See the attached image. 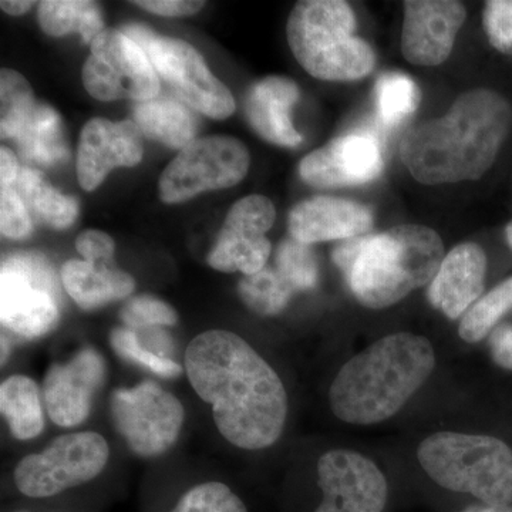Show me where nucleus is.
Returning a JSON list of instances; mask_svg holds the SVG:
<instances>
[{"label": "nucleus", "instance_id": "obj_1", "mask_svg": "<svg viewBox=\"0 0 512 512\" xmlns=\"http://www.w3.org/2000/svg\"><path fill=\"white\" fill-rule=\"evenodd\" d=\"M185 369L229 443L261 450L279 440L288 416L284 383L244 339L227 330L201 333L185 352Z\"/></svg>", "mask_w": 512, "mask_h": 512}, {"label": "nucleus", "instance_id": "obj_2", "mask_svg": "<svg viewBox=\"0 0 512 512\" xmlns=\"http://www.w3.org/2000/svg\"><path fill=\"white\" fill-rule=\"evenodd\" d=\"M512 128V107L493 90L461 94L446 116L421 123L404 137L403 163L421 184L483 177Z\"/></svg>", "mask_w": 512, "mask_h": 512}, {"label": "nucleus", "instance_id": "obj_3", "mask_svg": "<svg viewBox=\"0 0 512 512\" xmlns=\"http://www.w3.org/2000/svg\"><path fill=\"white\" fill-rule=\"evenodd\" d=\"M436 367L430 340L393 333L348 360L329 390L332 412L355 426H372L396 416L429 380Z\"/></svg>", "mask_w": 512, "mask_h": 512}, {"label": "nucleus", "instance_id": "obj_4", "mask_svg": "<svg viewBox=\"0 0 512 512\" xmlns=\"http://www.w3.org/2000/svg\"><path fill=\"white\" fill-rule=\"evenodd\" d=\"M444 256L436 231L404 224L346 239L333 249L332 258L360 305L384 309L431 284Z\"/></svg>", "mask_w": 512, "mask_h": 512}, {"label": "nucleus", "instance_id": "obj_5", "mask_svg": "<svg viewBox=\"0 0 512 512\" xmlns=\"http://www.w3.org/2000/svg\"><path fill=\"white\" fill-rule=\"evenodd\" d=\"M356 16L342 0H303L289 15L286 35L293 56L311 76L328 82L366 77L376 56L355 36Z\"/></svg>", "mask_w": 512, "mask_h": 512}, {"label": "nucleus", "instance_id": "obj_6", "mask_svg": "<svg viewBox=\"0 0 512 512\" xmlns=\"http://www.w3.org/2000/svg\"><path fill=\"white\" fill-rule=\"evenodd\" d=\"M417 458L446 490L473 495L491 507L512 504V450L503 440L440 431L420 444Z\"/></svg>", "mask_w": 512, "mask_h": 512}, {"label": "nucleus", "instance_id": "obj_7", "mask_svg": "<svg viewBox=\"0 0 512 512\" xmlns=\"http://www.w3.org/2000/svg\"><path fill=\"white\" fill-rule=\"evenodd\" d=\"M60 291L55 269L45 256L18 252L3 259L0 269V320L10 332L36 339L60 319Z\"/></svg>", "mask_w": 512, "mask_h": 512}, {"label": "nucleus", "instance_id": "obj_8", "mask_svg": "<svg viewBox=\"0 0 512 512\" xmlns=\"http://www.w3.org/2000/svg\"><path fill=\"white\" fill-rule=\"evenodd\" d=\"M121 32L141 47L157 74L185 104L215 120L228 119L234 113L231 92L210 72L194 47L134 23L124 26Z\"/></svg>", "mask_w": 512, "mask_h": 512}, {"label": "nucleus", "instance_id": "obj_9", "mask_svg": "<svg viewBox=\"0 0 512 512\" xmlns=\"http://www.w3.org/2000/svg\"><path fill=\"white\" fill-rule=\"evenodd\" d=\"M109 446L92 431L57 437L42 453L23 458L15 470L20 493L53 497L99 476L109 460Z\"/></svg>", "mask_w": 512, "mask_h": 512}, {"label": "nucleus", "instance_id": "obj_10", "mask_svg": "<svg viewBox=\"0 0 512 512\" xmlns=\"http://www.w3.org/2000/svg\"><path fill=\"white\" fill-rule=\"evenodd\" d=\"M248 168L247 147L237 138L212 136L194 140L161 174V200L180 204L202 192L234 187L244 180Z\"/></svg>", "mask_w": 512, "mask_h": 512}, {"label": "nucleus", "instance_id": "obj_11", "mask_svg": "<svg viewBox=\"0 0 512 512\" xmlns=\"http://www.w3.org/2000/svg\"><path fill=\"white\" fill-rule=\"evenodd\" d=\"M83 83L94 99H157L160 80L146 53L121 30L104 29L92 42Z\"/></svg>", "mask_w": 512, "mask_h": 512}, {"label": "nucleus", "instance_id": "obj_12", "mask_svg": "<svg viewBox=\"0 0 512 512\" xmlns=\"http://www.w3.org/2000/svg\"><path fill=\"white\" fill-rule=\"evenodd\" d=\"M110 413L128 447L141 457L160 456L173 446L185 417L180 400L153 382L116 390Z\"/></svg>", "mask_w": 512, "mask_h": 512}, {"label": "nucleus", "instance_id": "obj_13", "mask_svg": "<svg viewBox=\"0 0 512 512\" xmlns=\"http://www.w3.org/2000/svg\"><path fill=\"white\" fill-rule=\"evenodd\" d=\"M275 217L274 204L262 195L239 200L225 218L208 264L227 274L242 272L248 276L262 271L271 255V242L265 234Z\"/></svg>", "mask_w": 512, "mask_h": 512}, {"label": "nucleus", "instance_id": "obj_14", "mask_svg": "<svg viewBox=\"0 0 512 512\" xmlns=\"http://www.w3.org/2000/svg\"><path fill=\"white\" fill-rule=\"evenodd\" d=\"M322 503L315 512H383L387 481L372 460L350 450H332L318 463Z\"/></svg>", "mask_w": 512, "mask_h": 512}, {"label": "nucleus", "instance_id": "obj_15", "mask_svg": "<svg viewBox=\"0 0 512 512\" xmlns=\"http://www.w3.org/2000/svg\"><path fill=\"white\" fill-rule=\"evenodd\" d=\"M299 171L302 180L316 188L370 183L382 174V147L369 131H356L303 158Z\"/></svg>", "mask_w": 512, "mask_h": 512}, {"label": "nucleus", "instance_id": "obj_16", "mask_svg": "<svg viewBox=\"0 0 512 512\" xmlns=\"http://www.w3.org/2000/svg\"><path fill=\"white\" fill-rule=\"evenodd\" d=\"M466 16L463 3L454 0H409L404 3L403 56L419 66H437L446 62Z\"/></svg>", "mask_w": 512, "mask_h": 512}, {"label": "nucleus", "instance_id": "obj_17", "mask_svg": "<svg viewBox=\"0 0 512 512\" xmlns=\"http://www.w3.org/2000/svg\"><path fill=\"white\" fill-rule=\"evenodd\" d=\"M143 158L141 131L133 120H90L77 148V178L86 191L96 190L119 167H134Z\"/></svg>", "mask_w": 512, "mask_h": 512}, {"label": "nucleus", "instance_id": "obj_18", "mask_svg": "<svg viewBox=\"0 0 512 512\" xmlns=\"http://www.w3.org/2000/svg\"><path fill=\"white\" fill-rule=\"evenodd\" d=\"M106 379V363L99 352L84 348L66 365H53L43 382L50 419L57 426L82 424L92 409L94 394Z\"/></svg>", "mask_w": 512, "mask_h": 512}, {"label": "nucleus", "instance_id": "obj_19", "mask_svg": "<svg viewBox=\"0 0 512 512\" xmlns=\"http://www.w3.org/2000/svg\"><path fill=\"white\" fill-rule=\"evenodd\" d=\"M288 227L291 237L303 244L346 241L367 235L373 227V212L359 202L316 197L299 202L289 212Z\"/></svg>", "mask_w": 512, "mask_h": 512}, {"label": "nucleus", "instance_id": "obj_20", "mask_svg": "<svg viewBox=\"0 0 512 512\" xmlns=\"http://www.w3.org/2000/svg\"><path fill=\"white\" fill-rule=\"evenodd\" d=\"M487 275V256L477 244L457 245L451 249L427 291L431 305L448 319L466 315L483 295Z\"/></svg>", "mask_w": 512, "mask_h": 512}, {"label": "nucleus", "instance_id": "obj_21", "mask_svg": "<svg viewBox=\"0 0 512 512\" xmlns=\"http://www.w3.org/2000/svg\"><path fill=\"white\" fill-rule=\"evenodd\" d=\"M299 89L286 77L271 76L251 87L245 99V114L251 127L264 140L282 147H298L301 134L293 127L291 111Z\"/></svg>", "mask_w": 512, "mask_h": 512}, {"label": "nucleus", "instance_id": "obj_22", "mask_svg": "<svg viewBox=\"0 0 512 512\" xmlns=\"http://www.w3.org/2000/svg\"><path fill=\"white\" fill-rule=\"evenodd\" d=\"M62 282L70 298L86 311L127 298L136 288L133 276L114 265L90 264L77 259L64 264Z\"/></svg>", "mask_w": 512, "mask_h": 512}, {"label": "nucleus", "instance_id": "obj_23", "mask_svg": "<svg viewBox=\"0 0 512 512\" xmlns=\"http://www.w3.org/2000/svg\"><path fill=\"white\" fill-rule=\"evenodd\" d=\"M13 140L22 157L32 164L49 168L69 158V146L59 114L39 101L26 114Z\"/></svg>", "mask_w": 512, "mask_h": 512}, {"label": "nucleus", "instance_id": "obj_24", "mask_svg": "<svg viewBox=\"0 0 512 512\" xmlns=\"http://www.w3.org/2000/svg\"><path fill=\"white\" fill-rule=\"evenodd\" d=\"M134 123L141 134L170 148L187 147L197 134V120L183 103L174 99H153L138 103Z\"/></svg>", "mask_w": 512, "mask_h": 512}, {"label": "nucleus", "instance_id": "obj_25", "mask_svg": "<svg viewBox=\"0 0 512 512\" xmlns=\"http://www.w3.org/2000/svg\"><path fill=\"white\" fill-rule=\"evenodd\" d=\"M9 187L18 192L28 211L49 227L69 228L79 214L77 201L47 184L42 174L33 168H20L18 178Z\"/></svg>", "mask_w": 512, "mask_h": 512}, {"label": "nucleus", "instance_id": "obj_26", "mask_svg": "<svg viewBox=\"0 0 512 512\" xmlns=\"http://www.w3.org/2000/svg\"><path fill=\"white\" fill-rule=\"evenodd\" d=\"M0 410L18 440H32L45 427L40 392L29 377H9L0 386Z\"/></svg>", "mask_w": 512, "mask_h": 512}, {"label": "nucleus", "instance_id": "obj_27", "mask_svg": "<svg viewBox=\"0 0 512 512\" xmlns=\"http://www.w3.org/2000/svg\"><path fill=\"white\" fill-rule=\"evenodd\" d=\"M40 28L60 37L77 32L84 43H92L103 32L104 23L96 3L84 0H45L37 9Z\"/></svg>", "mask_w": 512, "mask_h": 512}, {"label": "nucleus", "instance_id": "obj_28", "mask_svg": "<svg viewBox=\"0 0 512 512\" xmlns=\"http://www.w3.org/2000/svg\"><path fill=\"white\" fill-rule=\"evenodd\" d=\"M242 302L261 316H275L284 311L295 289L275 268H265L245 276L238 285Z\"/></svg>", "mask_w": 512, "mask_h": 512}, {"label": "nucleus", "instance_id": "obj_29", "mask_svg": "<svg viewBox=\"0 0 512 512\" xmlns=\"http://www.w3.org/2000/svg\"><path fill=\"white\" fill-rule=\"evenodd\" d=\"M511 309L512 278H508L468 309L458 328L460 338L467 343L481 342L497 328V323Z\"/></svg>", "mask_w": 512, "mask_h": 512}, {"label": "nucleus", "instance_id": "obj_30", "mask_svg": "<svg viewBox=\"0 0 512 512\" xmlns=\"http://www.w3.org/2000/svg\"><path fill=\"white\" fill-rule=\"evenodd\" d=\"M375 94L377 116L386 127L399 126L419 106V89L406 74H383L376 82Z\"/></svg>", "mask_w": 512, "mask_h": 512}, {"label": "nucleus", "instance_id": "obj_31", "mask_svg": "<svg viewBox=\"0 0 512 512\" xmlns=\"http://www.w3.org/2000/svg\"><path fill=\"white\" fill-rule=\"evenodd\" d=\"M37 103L28 80L15 70L0 73V136L13 138L19 124Z\"/></svg>", "mask_w": 512, "mask_h": 512}, {"label": "nucleus", "instance_id": "obj_32", "mask_svg": "<svg viewBox=\"0 0 512 512\" xmlns=\"http://www.w3.org/2000/svg\"><path fill=\"white\" fill-rule=\"evenodd\" d=\"M275 269L295 292L311 291L318 284L319 268L311 245L288 238L276 249Z\"/></svg>", "mask_w": 512, "mask_h": 512}, {"label": "nucleus", "instance_id": "obj_33", "mask_svg": "<svg viewBox=\"0 0 512 512\" xmlns=\"http://www.w3.org/2000/svg\"><path fill=\"white\" fill-rule=\"evenodd\" d=\"M110 343L114 352L128 362L146 367L160 377H177L181 375V366L170 357L151 352L138 339L137 333L128 328H117L111 332Z\"/></svg>", "mask_w": 512, "mask_h": 512}, {"label": "nucleus", "instance_id": "obj_34", "mask_svg": "<svg viewBox=\"0 0 512 512\" xmlns=\"http://www.w3.org/2000/svg\"><path fill=\"white\" fill-rule=\"evenodd\" d=\"M171 512H248L228 485L205 483L191 488Z\"/></svg>", "mask_w": 512, "mask_h": 512}, {"label": "nucleus", "instance_id": "obj_35", "mask_svg": "<svg viewBox=\"0 0 512 512\" xmlns=\"http://www.w3.org/2000/svg\"><path fill=\"white\" fill-rule=\"evenodd\" d=\"M120 318L131 330L173 326L178 320L177 313L168 303L148 295L137 296L128 301L121 309Z\"/></svg>", "mask_w": 512, "mask_h": 512}, {"label": "nucleus", "instance_id": "obj_36", "mask_svg": "<svg viewBox=\"0 0 512 512\" xmlns=\"http://www.w3.org/2000/svg\"><path fill=\"white\" fill-rule=\"evenodd\" d=\"M0 231L10 239L28 238L33 231L28 208L12 187H0Z\"/></svg>", "mask_w": 512, "mask_h": 512}, {"label": "nucleus", "instance_id": "obj_37", "mask_svg": "<svg viewBox=\"0 0 512 512\" xmlns=\"http://www.w3.org/2000/svg\"><path fill=\"white\" fill-rule=\"evenodd\" d=\"M484 28L495 49L512 53V0L485 3Z\"/></svg>", "mask_w": 512, "mask_h": 512}, {"label": "nucleus", "instance_id": "obj_38", "mask_svg": "<svg viewBox=\"0 0 512 512\" xmlns=\"http://www.w3.org/2000/svg\"><path fill=\"white\" fill-rule=\"evenodd\" d=\"M76 249L90 264L113 265L116 244L106 232L87 229L77 237Z\"/></svg>", "mask_w": 512, "mask_h": 512}, {"label": "nucleus", "instance_id": "obj_39", "mask_svg": "<svg viewBox=\"0 0 512 512\" xmlns=\"http://www.w3.org/2000/svg\"><path fill=\"white\" fill-rule=\"evenodd\" d=\"M134 5L140 6L148 12L156 13L160 16H171V18H180V16H191L200 12L205 6V2H188V0H138Z\"/></svg>", "mask_w": 512, "mask_h": 512}, {"label": "nucleus", "instance_id": "obj_40", "mask_svg": "<svg viewBox=\"0 0 512 512\" xmlns=\"http://www.w3.org/2000/svg\"><path fill=\"white\" fill-rule=\"evenodd\" d=\"M490 352L495 365L512 370V325L497 326L490 333Z\"/></svg>", "mask_w": 512, "mask_h": 512}, {"label": "nucleus", "instance_id": "obj_41", "mask_svg": "<svg viewBox=\"0 0 512 512\" xmlns=\"http://www.w3.org/2000/svg\"><path fill=\"white\" fill-rule=\"evenodd\" d=\"M20 168L22 167L13 151L5 146L0 148V187H9L15 183Z\"/></svg>", "mask_w": 512, "mask_h": 512}, {"label": "nucleus", "instance_id": "obj_42", "mask_svg": "<svg viewBox=\"0 0 512 512\" xmlns=\"http://www.w3.org/2000/svg\"><path fill=\"white\" fill-rule=\"evenodd\" d=\"M35 5V2H28V0H25V2H10V0H3L2 3H0V8H2L3 12L8 13L10 16H20L25 15L26 12H29L30 8Z\"/></svg>", "mask_w": 512, "mask_h": 512}, {"label": "nucleus", "instance_id": "obj_43", "mask_svg": "<svg viewBox=\"0 0 512 512\" xmlns=\"http://www.w3.org/2000/svg\"><path fill=\"white\" fill-rule=\"evenodd\" d=\"M461 512H512V505H508V507H491V505L485 504L471 505Z\"/></svg>", "mask_w": 512, "mask_h": 512}, {"label": "nucleus", "instance_id": "obj_44", "mask_svg": "<svg viewBox=\"0 0 512 512\" xmlns=\"http://www.w3.org/2000/svg\"><path fill=\"white\" fill-rule=\"evenodd\" d=\"M8 355H9L8 342H6L5 338H2V363L6 362V359H8Z\"/></svg>", "mask_w": 512, "mask_h": 512}, {"label": "nucleus", "instance_id": "obj_45", "mask_svg": "<svg viewBox=\"0 0 512 512\" xmlns=\"http://www.w3.org/2000/svg\"><path fill=\"white\" fill-rule=\"evenodd\" d=\"M505 237H507L508 245L512 249V221L508 224L507 229H505Z\"/></svg>", "mask_w": 512, "mask_h": 512}]
</instances>
